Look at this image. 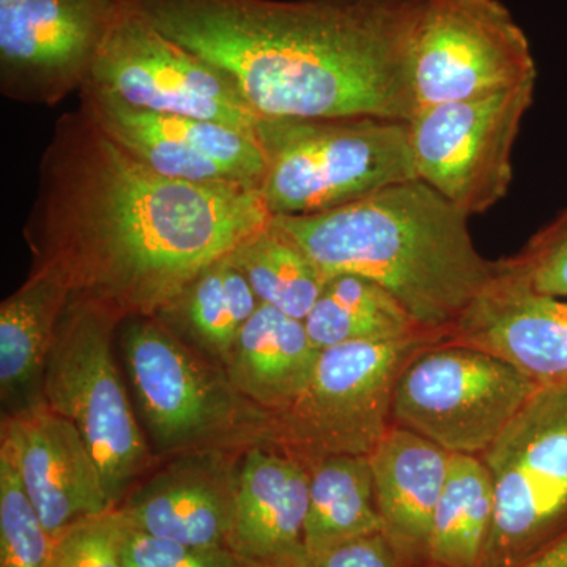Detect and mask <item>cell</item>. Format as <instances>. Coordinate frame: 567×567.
<instances>
[{
    "instance_id": "cell-6",
    "label": "cell",
    "mask_w": 567,
    "mask_h": 567,
    "mask_svg": "<svg viewBox=\"0 0 567 567\" xmlns=\"http://www.w3.org/2000/svg\"><path fill=\"white\" fill-rule=\"evenodd\" d=\"M121 324L100 306L71 298L40 388L41 401L76 425L114 507L162 464L134 415L112 353Z\"/></svg>"
},
{
    "instance_id": "cell-23",
    "label": "cell",
    "mask_w": 567,
    "mask_h": 567,
    "mask_svg": "<svg viewBox=\"0 0 567 567\" xmlns=\"http://www.w3.org/2000/svg\"><path fill=\"white\" fill-rule=\"evenodd\" d=\"M308 472L305 546L309 563L357 537L382 533L369 456L322 458Z\"/></svg>"
},
{
    "instance_id": "cell-15",
    "label": "cell",
    "mask_w": 567,
    "mask_h": 567,
    "mask_svg": "<svg viewBox=\"0 0 567 567\" xmlns=\"http://www.w3.org/2000/svg\"><path fill=\"white\" fill-rule=\"evenodd\" d=\"M0 454L13 465L51 537L114 507L76 425L41 399L2 417Z\"/></svg>"
},
{
    "instance_id": "cell-33",
    "label": "cell",
    "mask_w": 567,
    "mask_h": 567,
    "mask_svg": "<svg viewBox=\"0 0 567 567\" xmlns=\"http://www.w3.org/2000/svg\"><path fill=\"white\" fill-rule=\"evenodd\" d=\"M21 2V0H0V6H9V3Z\"/></svg>"
},
{
    "instance_id": "cell-9",
    "label": "cell",
    "mask_w": 567,
    "mask_h": 567,
    "mask_svg": "<svg viewBox=\"0 0 567 567\" xmlns=\"http://www.w3.org/2000/svg\"><path fill=\"white\" fill-rule=\"evenodd\" d=\"M539 386L473 347H425L399 377L391 421L451 454L483 456Z\"/></svg>"
},
{
    "instance_id": "cell-25",
    "label": "cell",
    "mask_w": 567,
    "mask_h": 567,
    "mask_svg": "<svg viewBox=\"0 0 567 567\" xmlns=\"http://www.w3.org/2000/svg\"><path fill=\"white\" fill-rule=\"evenodd\" d=\"M494 484L483 458L453 454L423 567H486Z\"/></svg>"
},
{
    "instance_id": "cell-22",
    "label": "cell",
    "mask_w": 567,
    "mask_h": 567,
    "mask_svg": "<svg viewBox=\"0 0 567 567\" xmlns=\"http://www.w3.org/2000/svg\"><path fill=\"white\" fill-rule=\"evenodd\" d=\"M259 305L244 274L226 256L155 317L185 344L226 365L241 328Z\"/></svg>"
},
{
    "instance_id": "cell-31",
    "label": "cell",
    "mask_w": 567,
    "mask_h": 567,
    "mask_svg": "<svg viewBox=\"0 0 567 567\" xmlns=\"http://www.w3.org/2000/svg\"><path fill=\"white\" fill-rule=\"evenodd\" d=\"M309 567H410L382 533H372L341 544L312 559Z\"/></svg>"
},
{
    "instance_id": "cell-13",
    "label": "cell",
    "mask_w": 567,
    "mask_h": 567,
    "mask_svg": "<svg viewBox=\"0 0 567 567\" xmlns=\"http://www.w3.org/2000/svg\"><path fill=\"white\" fill-rule=\"evenodd\" d=\"M117 13L114 0H21L0 6V92L55 106L80 92Z\"/></svg>"
},
{
    "instance_id": "cell-11",
    "label": "cell",
    "mask_w": 567,
    "mask_h": 567,
    "mask_svg": "<svg viewBox=\"0 0 567 567\" xmlns=\"http://www.w3.org/2000/svg\"><path fill=\"white\" fill-rule=\"evenodd\" d=\"M412 69L416 110L537 81L527 35L499 0H421Z\"/></svg>"
},
{
    "instance_id": "cell-30",
    "label": "cell",
    "mask_w": 567,
    "mask_h": 567,
    "mask_svg": "<svg viewBox=\"0 0 567 567\" xmlns=\"http://www.w3.org/2000/svg\"><path fill=\"white\" fill-rule=\"evenodd\" d=\"M125 567H264L227 546H188L132 527L123 544Z\"/></svg>"
},
{
    "instance_id": "cell-27",
    "label": "cell",
    "mask_w": 567,
    "mask_h": 567,
    "mask_svg": "<svg viewBox=\"0 0 567 567\" xmlns=\"http://www.w3.org/2000/svg\"><path fill=\"white\" fill-rule=\"evenodd\" d=\"M51 546L20 476L0 454V567H48Z\"/></svg>"
},
{
    "instance_id": "cell-16",
    "label": "cell",
    "mask_w": 567,
    "mask_h": 567,
    "mask_svg": "<svg viewBox=\"0 0 567 567\" xmlns=\"http://www.w3.org/2000/svg\"><path fill=\"white\" fill-rule=\"evenodd\" d=\"M244 456L186 454L164 461L118 506L136 532L188 546H227Z\"/></svg>"
},
{
    "instance_id": "cell-32",
    "label": "cell",
    "mask_w": 567,
    "mask_h": 567,
    "mask_svg": "<svg viewBox=\"0 0 567 567\" xmlns=\"http://www.w3.org/2000/svg\"><path fill=\"white\" fill-rule=\"evenodd\" d=\"M520 567H567V535Z\"/></svg>"
},
{
    "instance_id": "cell-8",
    "label": "cell",
    "mask_w": 567,
    "mask_h": 567,
    "mask_svg": "<svg viewBox=\"0 0 567 567\" xmlns=\"http://www.w3.org/2000/svg\"><path fill=\"white\" fill-rule=\"evenodd\" d=\"M481 458L494 484L486 567H520L567 535V386L539 388Z\"/></svg>"
},
{
    "instance_id": "cell-26",
    "label": "cell",
    "mask_w": 567,
    "mask_h": 567,
    "mask_svg": "<svg viewBox=\"0 0 567 567\" xmlns=\"http://www.w3.org/2000/svg\"><path fill=\"white\" fill-rule=\"evenodd\" d=\"M257 300L284 315L305 320L322 293V271L293 240L270 224L229 254Z\"/></svg>"
},
{
    "instance_id": "cell-18",
    "label": "cell",
    "mask_w": 567,
    "mask_h": 567,
    "mask_svg": "<svg viewBox=\"0 0 567 567\" xmlns=\"http://www.w3.org/2000/svg\"><path fill=\"white\" fill-rule=\"evenodd\" d=\"M309 472L271 447L241 458L227 547L264 567H309L305 546Z\"/></svg>"
},
{
    "instance_id": "cell-2",
    "label": "cell",
    "mask_w": 567,
    "mask_h": 567,
    "mask_svg": "<svg viewBox=\"0 0 567 567\" xmlns=\"http://www.w3.org/2000/svg\"><path fill=\"white\" fill-rule=\"evenodd\" d=\"M224 71L259 117L412 121L421 0H115Z\"/></svg>"
},
{
    "instance_id": "cell-14",
    "label": "cell",
    "mask_w": 567,
    "mask_h": 567,
    "mask_svg": "<svg viewBox=\"0 0 567 567\" xmlns=\"http://www.w3.org/2000/svg\"><path fill=\"white\" fill-rule=\"evenodd\" d=\"M80 96L89 117L155 173L260 192L265 156L252 134L224 123L141 110L99 89L82 87Z\"/></svg>"
},
{
    "instance_id": "cell-21",
    "label": "cell",
    "mask_w": 567,
    "mask_h": 567,
    "mask_svg": "<svg viewBox=\"0 0 567 567\" xmlns=\"http://www.w3.org/2000/svg\"><path fill=\"white\" fill-rule=\"evenodd\" d=\"M71 295L58 279L29 274L0 305V391L17 409L39 401L44 365ZM13 409V410H17Z\"/></svg>"
},
{
    "instance_id": "cell-5",
    "label": "cell",
    "mask_w": 567,
    "mask_h": 567,
    "mask_svg": "<svg viewBox=\"0 0 567 567\" xmlns=\"http://www.w3.org/2000/svg\"><path fill=\"white\" fill-rule=\"evenodd\" d=\"M260 194L271 216L333 210L415 181L409 122L379 117H259Z\"/></svg>"
},
{
    "instance_id": "cell-7",
    "label": "cell",
    "mask_w": 567,
    "mask_h": 567,
    "mask_svg": "<svg viewBox=\"0 0 567 567\" xmlns=\"http://www.w3.org/2000/svg\"><path fill=\"white\" fill-rule=\"evenodd\" d=\"M446 336L423 333L398 341H358L320 350L300 398L271 413V450L308 468L333 456H369L390 431L399 377L425 347Z\"/></svg>"
},
{
    "instance_id": "cell-19",
    "label": "cell",
    "mask_w": 567,
    "mask_h": 567,
    "mask_svg": "<svg viewBox=\"0 0 567 567\" xmlns=\"http://www.w3.org/2000/svg\"><path fill=\"white\" fill-rule=\"evenodd\" d=\"M451 458L442 446L398 425L369 454L382 535L406 566H424Z\"/></svg>"
},
{
    "instance_id": "cell-17",
    "label": "cell",
    "mask_w": 567,
    "mask_h": 567,
    "mask_svg": "<svg viewBox=\"0 0 567 567\" xmlns=\"http://www.w3.org/2000/svg\"><path fill=\"white\" fill-rule=\"evenodd\" d=\"M445 342L502 358L539 388L567 386V298L533 292L507 274L503 259L495 281Z\"/></svg>"
},
{
    "instance_id": "cell-1",
    "label": "cell",
    "mask_w": 567,
    "mask_h": 567,
    "mask_svg": "<svg viewBox=\"0 0 567 567\" xmlns=\"http://www.w3.org/2000/svg\"><path fill=\"white\" fill-rule=\"evenodd\" d=\"M271 218L257 189L155 173L80 107L41 156L24 240L32 274L125 322L158 315Z\"/></svg>"
},
{
    "instance_id": "cell-10",
    "label": "cell",
    "mask_w": 567,
    "mask_h": 567,
    "mask_svg": "<svg viewBox=\"0 0 567 567\" xmlns=\"http://www.w3.org/2000/svg\"><path fill=\"white\" fill-rule=\"evenodd\" d=\"M536 82L416 110L410 125L417 181L465 215L505 199L514 178V145L535 100Z\"/></svg>"
},
{
    "instance_id": "cell-29",
    "label": "cell",
    "mask_w": 567,
    "mask_h": 567,
    "mask_svg": "<svg viewBox=\"0 0 567 567\" xmlns=\"http://www.w3.org/2000/svg\"><path fill=\"white\" fill-rule=\"evenodd\" d=\"M503 265L533 292L567 298V208Z\"/></svg>"
},
{
    "instance_id": "cell-28",
    "label": "cell",
    "mask_w": 567,
    "mask_h": 567,
    "mask_svg": "<svg viewBox=\"0 0 567 567\" xmlns=\"http://www.w3.org/2000/svg\"><path fill=\"white\" fill-rule=\"evenodd\" d=\"M128 522L118 507L76 522L52 537L48 567H125Z\"/></svg>"
},
{
    "instance_id": "cell-3",
    "label": "cell",
    "mask_w": 567,
    "mask_h": 567,
    "mask_svg": "<svg viewBox=\"0 0 567 567\" xmlns=\"http://www.w3.org/2000/svg\"><path fill=\"white\" fill-rule=\"evenodd\" d=\"M468 218L415 178L333 210L274 216V224L324 278L364 276L425 330L447 338L499 275V260L477 251Z\"/></svg>"
},
{
    "instance_id": "cell-24",
    "label": "cell",
    "mask_w": 567,
    "mask_h": 567,
    "mask_svg": "<svg viewBox=\"0 0 567 567\" xmlns=\"http://www.w3.org/2000/svg\"><path fill=\"white\" fill-rule=\"evenodd\" d=\"M305 324L317 350L435 333L421 327L380 284L352 274L328 276Z\"/></svg>"
},
{
    "instance_id": "cell-4",
    "label": "cell",
    "mask_w": 567,
    "mask_h": 567,
    "mask_svg": "<svg viewBox=\"0 0 567 567\" xmlns=\"http://www.w3.org/2000/svg\"><path fill=\"white\" fill-rule=\"evenodd\" d=\"M121 327L141 420L162 462L270 447L271 413L238 393L224 365L185 344L156 317H133Z\"/></svg>"
},
{
    "instance_id": "cell-12",
    "label": "cell",
    "mask_w": 567,
    "mask_h": 567,
    "mask_svg": "<svg viewBox=\"0 0 567 567\" xmlns=\"http://www.w3.org/2000/svg\"><path fill=\"white\" fill-rule=\"evenodd\" d=\"M84 87L141 110L224 123L256 136L259 115L224 71L118 3Z\"/></svg>"
},
{
    "instance_id": "cell-20",
    "label": "cell",
    "mask_w": 567,
    "mask_h": 567,
    "mask_svg": "<svg viewBox=\"0 0 567 567\" xmlns=\"http://www.w3.org/2000/svg\"><path fill=\"white\" fill-rule=\"evenodd\" d=\"M319 354L305 320L260 303L241 328L224 369L238 393L278 413L303 393Z\"/></svg>"
}]
</instances>
